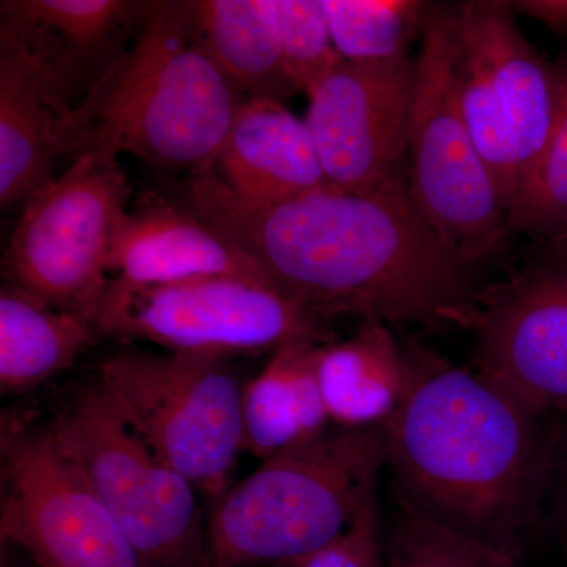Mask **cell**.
<instances>
[{
	"mask_svg": "<svg viewBox=\"0 0 567 567\" xmlns=\"http://www.w3.org/2000/svg\"><path fill=\"white\" fill-rule=\"evenodd\" d=\"M189 208L274 289L327 322L466 328L483 292L476 267L417 210L405 169L371 193L327 185L286 203L254 204L213 164L193 174Z\"/></svg>",
	"mask_w": 567,
	"mask_h": 567,
	"instance_id": "6da1fadb",
	"label": "cell"
},
{
	"mask_svg": "<svg viewBox=\"0 0 567 567\" xmlns=\"http://www.w3.org/2000/svg\"><path fill=\"white\" fill-rule=\"evenodd\" d=\"M409 383L386 432L399 506L524 559L546 513L559 417L421 342H404Z\"/></svg>",
	"mask_w": 567,
	"mask_h": 567,
	"instance_id": "7a4b0ae2",
	"label": "cell"
},
{
	"mask_svg": "<svg viewBox=\"0 0 567 567\" xmlns=\"http://www.w3.org/2000/svg\"><path fill=\"white\" fill-rule=\"evenodd\" d=\"M245 100L205 50L193 0L153 2L130 50L73 110V156L128 153L194 174L216 164Z\"/></svg>",
	"mask_w": 567,
	"mask_h": 567,
	"instance_id": "3957f363",
	"label": "cell"
},
{
	"mask_svg": "<svg viewBox=\"0 0 567 567\" xmlns=\"http://www.w3.org/2000/svg\"><path fill=\"white\" fill-rule=\"evenodd\" d=\"M385 427L328 424L227 488L207 522L213 567L276 566L352 527L386 465Z\"/></svg>",
	"mask_w": 567,
	"mask_h": 567,
	"instance_id": "277c9868",
	"label": "cell"
},
{
	"mask_svg": "<svg viewBox=\"0 0 567 567\" xmlns=\"http://www.w3.org/2000/svg\"><path fill=\"white\" fill-rule=\"evenodd\" d=\"M514 13L507 0L450 3L458 102L506 215L546 151L557 106L551 62Z\"/></svg>",
	"mask_w": 567,
	"mask_h": 567,
	"instance_id": "5b68a950",
	"label": "cell"
},
{
	"mask_svg": "<svg viewBox=\"0 0 567 567\" xmlns=\"http://www.w3.org/2000/svg\"><path fill=\"white\" fill-rule=\"evenodd\" d=\"M48 427L142 567H213L196 488L126 424L99 377L71 395Z\"/></svg>",
	"mask_w": 567,
	"mask_h": 567,
	"instance_id": "8992f818",
	"label": "cell"
},
{
	"mask_svg": "<svg viewBox=\"0 0 567 567\" xmlns=\"http://www.w3.org/2000/svg\"><path fill=\"white\" fill-rule=\"evenodd\" d=\"M96 377L126 424L197 494H226L241 453L246 383L230 358L123 350Z\"/></svg>",
	"mask_w": 567,
	"mask_h": 567,
	"instance_id": "52a82bcc",
	"label": "cell"
},
{
	"mask_svg": "<svg viewBox=\"0 0 567 567\" xmlns=\"http://www.w3.org/2000/svg\"><path fill=\"white\" fill-rule=\"evenodd\" d=\"M409 137L413 203L473 267L509 248L511 229L494 178L462 114L451 50L450 3L427 2Z\"/></svg>",
	"mask_w": 567,
	"mask_h": 567,
	"instance_id": "ba28073f",
	"label": "cell"
},
{
	"mask_svg": "<svg viewBox=\"0 0 567 567\" xmlns=\"http://www.w3.org/2000/svg\"><path fill=\"white\" fill-rule=\"evenodd\" d=\"M99 336L142 341L166 352L275 353L293 342L334 341L330 322L274 289L237 276H200L162 286L110 279L95 315Z\"/></svg>",
	"mask_w": 567,
	"mask_h": 567,
	"instance_id": "9c48e42d",
	"label": "cell"
},
{
	"mask_svg": "<svg viewBox=\"0 0 567 567\" xmlns=\"http://www.w3.org/2000/svg\"><path fill=\"white\" fill-rule=\"evenodd\" d=\"M132 186L114 156L84 152L24 205L3 256L7 282L95 323Z\"/></svg>",
	"mask_w": 567,
	"mask_h": 567,
	"instance_id": "30bf717a",
	"label": "cell"
},
{
	"mask_svg": "<svg viewBox=\"0 0 567 567\" xmlns=\"http://www.w3.org/2000/svg\"><path fill=\"white\" fill-rule=\"evenodd\" d=\"M0 540L39 567H142L87 477L48 425L2 416Z\"/></svg>",
	"mask_w": 567,
	"mask_h": 567,
	"instance_id": "8fae6325",
	"label": "cell"
},
{
	"mask_svg": "<svg viewBox=\"0 0 567 567\" xmlns=\"http://www.w3.org/2000/svg\"><path fill=\"white\" fill-rule=\"evenodd\" d=\"M416 69V58L344 61L309 95L303 121L328 185L371 193L405 169Z\"/></svg>",
	"mask_w": 567,
	"mask_h": 567,
	"instance_id": "7c38bea8",
	"label": "cell"
},
{
	"mask_svg": "<svg viewBox=\"0 0 567 567\" xmlns=\"http://www.w3.org/2000/svg\"><path fill=\"white\" fill-rule=\"evenodd\" d=\"M466 330L476 371L554 417H567V267L540 257L483 289Z\"/></svg>",
	"mask_w": 567,
	"mask_h": 567,
	"instance_id": "4fadbf2b",
	"label": "cell"
},
{
	"mask_svg": "<svg viewBox=\"0 0 567 567\" xmlns=\"http://www.w3.org/2000/svg\"><path fill=\"white\" fill-rule=\"evenodd\" d=\"M144 0H2L0 31L35 55L76 110L147 22Z\"/></svg>",
	"mask_w": 567,
	"mask_h": 567,
	"instance_id": "5bb4252c",
	"label": "cell"
},
{
	"mask_svg": "<svg viewBox=\"0 0 567 567\" xmlns=\"http://www.w3.org/2000/svg\"><path fill=\"white\" fill-rule=\"evenodd\" d=\"M73 107L50 71L0 31V207L28 204L54 182V164L73 155Z\"/></svg>",
	"mask_w": 567,
	"mask_h": 567,
	"instance_id": "9a60e30c",
	"label": "cell"
},
{
	"mask_svg": "<svg viewBox=\"0 0 567 567\" xmlns=\"http://www.w3.org/2000/svg\"><path fill=\"white\" fill-rule=\"evenodd\" d=\"M110 276L130 286H162L200 276L267 282L256 265L197 213L162 199L123 215L112 246Z\"/></svg>",
	"mask_w": 567,
	"mask_h": 567,
	"instance_id": "2e32d148",
	"label": "cell"
},
{
	"mask_svg": "<svg viewBox=\"0 0 567 567\" xmlns=\"http://www.w3.org/2000/svg\"><path fill=\"white\" fill-rule=\"evenodd\" d=\"M216 171L234 193L254 204L286 203L328 185L305 121L270 99L245 100Z\"/></svg>",
	"mask_w": 567,
	"mask_h": 567,
	"instance_id": "e0dca14e",
	"label": "cell"
},
{
	"mask_svg": "<svg viewBox=\"0 0 567 567\" xmlns=\"http://www.w3.org/2000/svg\"><path fill=\"white\" fill-rule=\"evenodd\" d=\"M317 379L331 424L385 427L409 383L404 346L390 324L361 322L352 338L320 346Z\"/></svg>",
	"mask_w": 567,
	"mask_h": 567,
	"instance_id": "ac0fdd59",
	"label": "cell"
},
{
	"mask_svg": "<svg viewBox=\"0 0 567 567\" xmlns=\"http://www.w3.org/2000/svg\"><path fill=\"white\" fill-rule=\"evenodd\" d=\"M320 346H284L271 353L259 375L245 383L241 453L265 461L331 424L317 379Z\"/></svg>",
	"mask_w": 567,
	"mask_h": 567,
	"instance_id": "d6986e66",
	"label": "cell"
},
{
	"mask_svg": "<svg viewBox=\"0 0 567 567\" xmlns=\"http://www.w3.org/2000/svg\"><path fill=\"white\" fill-rule=\"evenodd\" d=\"M89 317L61 311L13 284L0 289V390L25 394L70 369L95 341Z\"/></svg>",
	"mask_w": 567,
	"mask_h": 567,
	"instance_id": "ffe728a7",
	"label": "cell"
},
{
	"mask_svg": "<svg viewBox=\"0 0 567 567\" xmlns=\"http://www.w3.org/2000/svg\"><path fill=\"white\" fill-rule=\"evenodd\" d=\"M193 9L205 50L246 99H292L275 0H193Z\"/></svg>",
	"mask_w": 567,
	"mask_h": 567,
	"instance_id": "44dd1931",
	"label": "cell"
},
{
	"mask_svg": "<svg viewBox=\"0 0 567 567\" xmlns=\"http://www.w3.org/2000/svg\"><path fill=\"white\" fill-rule=\"evenodd\" d=\"M339 54L352 62L410 58V44L423 33L427 2L416 0H322Z\"/></svg>",
	"mask_w": 567,
	"mask_h": 567,
	"instance_id": "7402d4cb",
	"label": "cell"
},
{
	"mask_svg": "<svg viewBox=\"0 0 567 567\" xmlns=\"http://www.w3.org/2000/svg\"><path fill=\"white\" fill-rule=\"evenodd\" d=\"M557 85L554 125L532 181L507 213L511 233L548 244L567 233V51L551 62Z\"/></svg>",
	"mask_w": 567,
	"mask_h": 567,
	"instance_id": "603a6c76",
	"label": "cell"
},
{
	"mask_svg": "<svg viewBox=\"0 0 567 567\" xmlns=\"http://www.w3.org/2000/svg\"><path fill=\"white\" fill-rule=\"evenodd\" d=\"M385 567H524L511 557L399 506L385 539Z\"/></svg>",
	"mask_w": 567,
	"mask_h": 567,
	"instance_id": "cb8c5ba5",
	"label": "cell"
},
{
	"mask_svg": "<svg viewBox=\"0 0 567 567\" xmlns=\"http://www.w3.org/2000/svg\"><path fill=\"white\" fill-rule=\"evenodd\" d=\"M282 62L297 92L311 95L342 62L322 0H275Z\"/></svg>",
	"mask_w": 567,
	"mask_h": 567,
	"instance_id": "d4e9b609",
	"label": "cell"
},
{
	"mask_svg": "<svg viewBox=\"0 0 567 567\" xmlns=\"http://www.w3.org/2000/svg\"><path fill=\"white\" fill-rule=\"evenodd\" d=\"M274 567H385V539L380 533L377 494L365 502L352 527L333 544Z\"/></svg>",
	"mask_w": 567,
	"mask_h": 567,
	"instance_id": "484cf974",
	"label": "cell"
},
{
	"mask_svg": "<svg viewBox=\"0 0 567 567\" xmlns=\"http://www.w3.org/2000/svg\"><path fill=\"white\" fill-rule=\"evenodd\" d=\"M550 502L555 527L567 546V417L559 420L557 461L547 505Z\"/></svg>",
	"mask_w": 567,
	"mask_h": 567,
	"instance_id": "4316f807",
	"label": "cell"
},
{
	"mask_svg": "<svg viewBox=\"0 0 567 567\" xmlns=\"http://www.w3.org/2000/svg\"><path fill=\"white\" fill-rule=\"evenodd\" d=\"M514 11L546 25L555 35H567V0H516Z\"/></svg>",
	"mask_w": 567,
	"mask_h": 567,
	"instance_id": "83f0119b",
	"label": "cell"
},
{
	"mask_svg": "<svg viewBox=\"0 0 567 567\" xmlns=\"http://www.w3.org/2000/svg\"><path fill=\"white\" fill-rule=\"evenodd\" d=\"M544 259L567 267V233L555 240L544 244Z\"/></svg>",
	"mask_w": 567,
	"mask_h": 567,
	"instance_id": "f1b7e54d",
	"label": "cell"
},
{
	"mask_svg": "<svg viewBox=\"0 0 567 567\" xmlns=\"http://www.w3.org/2000/svg\"><path fill=\"white\" fill-rule=\"evenodd\" d=\"M0 567H17V565H14L13 558H11L10 547L3 546V544L2 555H0Z\"/></svg>",
	"mask_w": 567,
	"mask_h": 567,
	"instance_id": "f546056e",
	"label": "cell"
}]
</instances>
